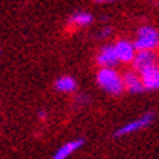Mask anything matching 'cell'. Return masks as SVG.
<instances>
[{"label":"cell","instance_id":"8fae6325","mask_svg":"<svg viewBox=\"0 0 159 159\" xmlns=\"http://www.w3.org/2000/svg\"><path fill=\"white\" fill-rule=\"evenodd\" d=\"M54 86L60 92H73L76 89V80L70 76H61L56 80Z\"/></svg>","mask_w":159,"mask_h":159},{"label":"cell","instance_id":"2e32d148","mask_svg":"<svg viewBox=\"0 0 159 159\" xmlns=\"http://www.w3.org/2000/svg\"><path fill=\"white\" fill-rule=\"evenodd\" d=\"M158 45H159V43H158Z\"/></svg>","mask_w":159,"mask_h":159},{"label":"cell","instance_id":"3957f363","mask_svg":"<svg viewBox=\"0 0 159 159\" xmlns=\"http://www.w3.org/2000/svg\"><path fill=\"white\" fill-rule=\"evenodd\" d=\"M152 121H153V112L143 114V116L139 117V118H136V120L127 123V124L120 127V129H117L116 133H114V137H123V136L131 134V133L139 131V130H142V129H146Z\"/></svg>","mask_w":159,"mask_h":159},{"label":"cell","instance_id":"8992f818","mask_svg":"<svg viewBox=\"0 0 159 159\" xmlns=\"http://www.w3.org/2000/svg\"><path fill=\"white\" fill-rule=\"evenodd\" d=\"M116 51H117V56H118V60L123 63H130L133 61V58L136 56V47H134V43H130L127 39H118L116 44Z\"/></svg>","mask_w":159,"mask_h":159},{"label":"cell","instance_id":"52a82bcc","mask_svg":"<svg viewBox=\"0 0 159 159\" xmlns=\"http://www.w3.org/2000/svg\"><path fill=\"white\" fill-rule=\"evenodd\" d=\"M140 77H142V82H143L145 89H148V91L159 89V66L153 64V66L142 70L140 72Z\"/></svg>","mask_w":159,"mask_h":159},{"label":"cell","instance_id":"5bb4252c","mask_svg":"<svg viewBox=\"0 0 159 159\" xmlns=\"http://www.w3.org/2000/svg\"><path fill=\"white\" fill-rule=\"evenodd\" d=\"M38 116H39V118H45V116H47V112H45V111H39V112H38Z\"/></svg>","mask_w":159,"mask_h":159},{"label":"cell","instance_id":"7a4b0ae2","mask_svg":"<svg viewBox=\"0 0 159 159\" xmlns=\"http://www.w3.org/2000/svg\"><path fill=\"white\" fill-rule=\"evenodd\" d=\"M159 34L152 26H142L137 31V39L134 41L136 50H153L158 47Z\"/></svg>","mask_w":159,"mask_h":159},{"label":"cell","instance_id":"9c48e42d","mask_svg":"<svg viewBox=\"0 0 159 159\" xmlns=\"http://www.w3.org/2000/svg\"><path fill=\"white\" fill-rule=\"evenodd\" d=\"M83 143H85L83 139L70 140V142H67V143H64L57 152H54L53 159H67L69 156H72L76 150L80 149V148L83 146Z\"/></svg>","mask_w":159,"mask_h":159},{"label":"cell","instance_id":"7c38bea8","mask_svg":"<svg viewBox=\"0 0 159 159\" xmlns=\"http://www.w3.org/2000/svg\"><path fill=\"white\" fill-rule=\"evenodd\" d=\"M111 34H112V28H111V26H105L104 29H101L99 37H110Z\"/></svg>","mask_w":159,"mask_h":159},{"label":"cell","instance_id":"30bf717a","mask_svg":"<svg viewBox=\"0 0 159 159\" xmlns=\"http://www.w3.org/2000/svg\"><path fill=\"white\" fill-rule=\"evenodd\" d=\"M92 18L91 13H88V12H75V13L70 16V19L69 22L75 26H88L89 24H92Z\"/></svg>","mask_w":159,"mask_h":159},{"label":"cell","instance_id":"4fadbf2b","mask_svg":"<svg viewBox=\"0 0 159 159\" xmlns=\"http://www.w3.org/2000/svg\"><path fill=\"white\" fill-rule=\"evenodd\" d=\"M112 2H121V0H95V3H112Z\"/></svg>","mask_w":159,"mask_h":159},{"label":"cell","instance_id":"6da1fadb","mask_svg":"<svg viewBox=\"0 0 159 159\" xmlns=\"http://www.w3.org/2000/svg\"><path fill=\"white\" fill-rule=\"evenodd\" d=\"M97 80L98 85L111 95H120L125 89L123 76H120L118 72L112 67H101L97 75Z\"/></svg>","mask_w":159,"mask_h":159},{"label":"cell","instance_id":"9a60e30c","mask_svg":"<svg viewBox=\"0 0 159 159\" xmlns=\"http://www.w3.org/2000/svg\"><path fill=\"white\" fill-rule=\"evenodd\" d=\"M0 56H2V51H0Z\"/></svg>","mask_w":159,"mask_h":159},{"label":"cell","instance_id":"5b68a950","mask_svg":"<svg viewBox=\"0 0 159 159\" xmlns=\"http://www.w3.org/2000/svg\"><path fill=\"white\" fill-rule=\"evenodd\" d=\"M118 61L120 60L114 45H104L97 56V63L101 67H114Z\"/></svg>","mask_w":159,"mask_h":159},{"label":"cell","instance_id":"277c9868","mask_svg":"<svg viewBox=\"0 0 159 159\" xmlns=\"http://www.w3.org/2000/svg\"><path fill=\"white\" fill-rule=\"evenodd\" d=\"M131 63H133V67L136 72L140 73L142 70L156 64V56L152 50H139Z\"/></svg>","mask_w":159,"mask_h":159},{"label":"cell","instance_id":"ba28073f","mask_svg":"<svg viewBox=\"0 0 159 159\" xmlns=\"http://www.w3.org/2000/svg\"><path fill=\"white\" fill-rule=\"evenodd\" d=\"M123 80H124V88L131 93H140V92L146 91L145 86H143V82H142V77L136 72L124 73Z\"/></svg>","mask_w":159,"mask_h":159}]
</instances>
